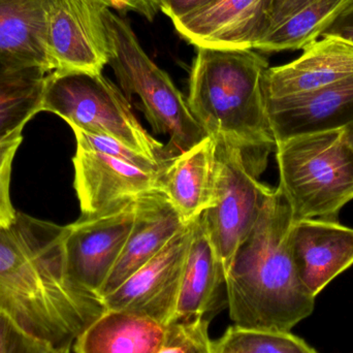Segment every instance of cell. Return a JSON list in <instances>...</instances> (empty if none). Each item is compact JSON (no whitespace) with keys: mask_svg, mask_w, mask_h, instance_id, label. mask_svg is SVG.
<instances>
[{"mask_svg":"<svg viewBox=\"0 0 353 353\" xmlns=\"http://www.w3.org/2000/svg\"><path fill=\"white\" fill-rule=\"evenodd\" d=\"M280 184L294 221L336 220L353 199V163L343 130L292 137L276 144Z\"/></svg>","mask_w":353,"mask_h":353,"instance_id":"cell-5","label":"cell"},{"mask_svg":"<svg viewBox=\"0 0 353 353\" xmlns=\"http://www.w3.org/2000/svg\"><path fill=\"white\" fill-rule=\"evenodd\" d=\"M344 141L347 146L348 152H350V159L353 163V122L350 125L346 126L343 130Z\"/></svg>","mask_w":353,"mask_h":353,"instance_id":"cell-32","label":"cell"},{"mask_svg":"<svg viewBox=\"0 0 353 353\" xmlns=\"http://www.w3.org/2000/svg\"><path fill=\"white\" fill-rule=\"evenodd\" d=\"M108 8L118 12H134L153 22L159 8L155 0H101Z\"/></svg>","mask_w":353,"mask_h":353,"instance_id":"cell-29","label":"cell"},{"mask_svg":"<svg viewBox=\"0 0 353 353\" xmlns=\"http://www.w3.org/2000/svg\"><path fill=\"white\" fill-rule=\"evenodd\" d=\"M51 0H0V64L50 74L47 24Z\"/></svg>","mask_w":353,"mask_h":353,"instance_id":"cell-18","label":"cell"},{"mask_svg":"<svg viewBox=\"0 0 353 353\" xmlns=\"http://www.w3.org/2000/svg\"><path fill=\"white\" fill-rule=\"evenodd\" d=\"M310 1L312 0H271L268 32L286 19L290 18L294 12L304 8Z\"/></svg>","mask_w":353,"mask_h":353,"instance_id":"cell-31","label":"cell"},{"mask_svg":"<svg viewBox=\"0 0 353 353\" xmlns=\"http://www.w3.org/2000/svg\"><path fill=\"white\" fill-rule=\"evenodd\" d=\"M72 163L81 215L99 213L154 189L159 173L81 146H77Z\"/></svg>","mask_w":353,"mask_h":353,"instance_id":"cell-13","label":"cell"},{"mask_svg":"<svg viewBox=\"0 0 353 353\" xmlns=\"http://www.w3.org/2000/svg\"><path fill=\"white\" fill-rule=\"evenodd\" d=\"M269 68L268 60L252 49L197 48L186 99L208 136L240 148L261 173L276 147L265 108Z\"/></svg>","mask_w":353,"mask_h":353,"instance_id":"cell-3","label":"cell"},{"mask_svg":"<svg viewBox=\"0 0 353 353\" xmlns=\"http://www.w3.org/2000/svg\"><path fill=\"white\" fill-rule=\"evenodd\" d=\"M292 222L290 203L276 188L226 273V300L236 327L290 332L312 314L316 298L305 288L294 263Z\"/></svg>","mask_w":353,"mask_h":353,"instance_id":"cell-2","label":"cell"},{"mask_svg":"<svg viewBox=\"0 0 353 353\" xmlns=\"http://www.w3.org/2000/svg\"><path fill=\"white\" fill-rule=\"evenodd\" d=\"M276 144L292 137L344 130L353 122V76L325 88L265 99Z\"/></svg>","mask_w":353,"mask_h":353,"instance_id":"cell-12","label":"cell"},{"mask_svg":"<svg viewBox=\"0 0 353 353\" xmlns=\"http://www.w3.org/2000/svg\"><path fill=\"white\" fill-rule=\"evenodd\" d=\"M105 23L109 39L108 64L124 94L128 99L138 95L154 132L170 137L163 148L165 161L175 159L209 137L193 117L171 77L147 55L130 23L109 8Z\"/></svg>","mask_w":353,"mask_h":353,"instance_id":"cell-4","label":"cell"},{"mask_svg":"<svg viewBox=\"0 0 353 353\" xmlns=\"http://www.w3.org/2000/svg\"><path fill=\"white\" fill-rule=\"evenodd\" d=\"M353 0H312L270 30L254 47L265 53L303 50L321 37L323 31Z\"/></svg>","mask_w":353,"mask_h":353,"instance_id":"cell-21","label":"cell"},{"mask_svg":"<svg viewBox=\"0 0 353 353\" xmlns=\"http://www.w3.org/2000/svg\"><path fill=\"white\" fill-rule=\"evenodd\" d=\"M41 112L55 114L72 128L107 136L165 165L163 143L141 125L128 97L103 74L52 72L46 76Z\"/></svg>","mask_w":353,"mask_h":353,"instance_id":"cell-6","label":"cell"},{"mask_svg":"<svg viewBox=\"0 0 353 353\" xmlns=\"http://www.w3.org/2000/svg\"><path fill=\"white\" fill-rule=\"evenodd\" d=\"M213 1L214 0H155L159 10L169 17L173 22L197 12Z\"/></svg>","mask_w":353,"mask_h":353,"instance_id":"cell-28","label":"cell"},{"mask_svg":"<svg viewBox=\"0 0 353 353\" xmlns=\"http://www.w3.org/2000/svg\"><path fill=\"white\" fill-rule=\"evenodd\" d=\"M167 195L157 189L134 199V221L123 251L101 288V299L119 288L186 225Z\"/></svg>","mask_w":353,"mask_h":353,"instance_id":"cell-15","label":"cell"},{"mask_svg":"<svg viewBox=\"0 0 353 353\" xmlns=\"http://www.w3.org/2000/svg\"><path fill=\"white\" fill-rule=\"evenodd\" d=\"M165 327L123 311L105 310L74 341V353H157Z\"/></svg>","mask_w":353,"mask_h":353,"instance_id":"cell-20","label":"cell"},{"mask_svg":"<svg viewBox=\"0 0 353 353\" xmlns=\"http://www.w3.org/2000/svg\"><path fill=\"white\" fill-rule=\"evenodd\" d=\"M215 141L207 137L157 173L155 189L167 195L185 223L213 207Z\"/></svg>","mask_w":353,"mask_h":353,"instance_id":"cell-17","label":"cell"},{"mask_svg":"<svg viewBox=\"0 0 353 353\" xmlns=\"http://www.w3.org/2000/svg\"><path fill=\"white\" fill-rule=\"evenodd\" d=\"M193 221L119 288L103 296L108 310L123 311L167 327L176 321Z\"/></svg>","mask_w":353,"mask_h":353,"instance_id":"cell-10","label":"cell"},{"mask_svg":"<svg viewBox=\"0 0 353 353\" xmlns=\"http://www.w3.org/2000/svg\"><path fill=\"white\" fill-rule=\"evenodd\" d=\"M213 139L214 205L201 216L226 276L236 249L256 223L275 189L259 182L263 173L247 161L240 148L224 139Z\"/></svg>","mask_w":353,"mask_h":353,"instance_id":"cell-7","label":"cell"},{"mask_svg":"<svg viewBox=\"0 0 353 353\" xmlns=\"http://www.w3.org/2000/svg\"><path fill=\"white\" fill-rule=\"evenodd\" d=\"M134 199L120 201L99 213L81 215L76 222L65 225L64 265L74 285L101 296V288L132 232Z\"/></svg>","mask_w":353,"mask_h":353,"instance_id":"cell-8","label":"cell"},{"mask_svg":"<svg viewBox=\"0 0 353 353\" xmlns=\"http://www.w3.org/2000/svg\"><path fill=\"white\" fill-rule=\"evenodd\" d=\"M64 236L65 225L21 212L0 230V313L57 347L72 348L107 308L68 279Z\"/></svg>","mask_w":353,"mask_h":353,"instance_id":"cell-1","label":"cell"},{"mask_svg":"<svg viewBox=\"0 0 353 353\" xmlns=\"http://www.w3.org/2000/svg\"><path fill=\"white\" fill-rule=\"evenodd\" d=\"M22 132L16 130L0 141V230L10 228L18 214L10 199V179L14 157L23 142Z\"/></svg>","mask_w":353,"mask_h":353,"instance_id":"cell-27","label":"cell"},{"mask_svg":"<svg viewBox=\"0 0 353 353\" xmlns=\"http://www.w3.org/2000/svg\"><path fill=\"white\" fill-rule=\"evenodd\" d=\"M290 63L268 68L265 99L305 94L353 76V46L321 37Z\"/></svg>","mask_w":353,"mask_h":353,"instance_id":"cell-16","label":"cell"},{"mask_svg":"<svg viewBox=\"0 0 353 353\" xmlns=\"http://www.w3.org/2000/svg\"><path fill=\"white\" fill-rule=\"evenodd\" d=\"M271 0H214L173 22L196 48L252 49L267 34Z\"/></svg>","mask_w":353,"mask_h":353,"instance_id":"cell-11","label":"cell"},{"mask_svg":"<svg viewBox=\"0 0 353 353\" xmlns=\"http://www.w3.org/2000/svg\"><path fill=\"white\" fill-rule=\"evenodd\" d=\"M209 319L205 317L175 321L165 327L157 353H216L215 341L210 338Z\"/></svg>","mask_w":353,"mask_h":353,"instance_id":"cell-24","label":"cell"},{"mask_svg":"<svg viewBox=\"0 0 353 353\" xmlns=\"http://www.w3.org/2000/svg\"><path fill=\"white\" fill-rule=\"evenodd\" d=\"M321 37H332L353 46V2L323 31Z\"/></svg>","mask_w":353,"mask_h":353,"instance_id":"cell-30","label":"cell"},{"mask_svg":"<svg viewBox=\"0 0 353 353\" xmlns=\"http://www.w3.org/2000/svg\"><path fill=\"white\" fill-rule=\"evenodd\" d=\"M225 286V271L208 236L203 216L193 220L192 236L183 272L176 321L205 317Z\"/></svg>","mask_w":353,"mask_h":353,"instance_id":"cell-19","label":"cell"},{"mask_svg":"<svg viewBox=\"0 0 353 353\" xmlns=\"http://www.w3.org/2000/svg\"><path fill=\"white\" fill-rule=\"evenodd\" d=\"M46 74L41 68H12L0 64V141L41 113Z\"/></svg>","mask_w":353,"mask_h":353,"instance_id":"cell-22","label":"cell"},{"mask_svg":"<svg viewBox=\"0 0 353 353\" xmlns=\"http://www.w3.org/2000/svg\"><path fill=\"white\" fill-rule=\"evenodd\" d=\"M72 130L76 137L77 146L112 155V157L128 161V163L141 168V169L147 170V171L159 172V170L165 167L161 163H157L141 153L137 152L134 149L130 148L115 139L90 134V132L79 130V128H74Z\"/></svg>","mask_w":353,"mask_h":353,"instance_id":"cell-26","label":"cell"},{"mask_svg":"<svg viewBox=\"0 0 353 353\" xmlns=\"http://www.w3.org/2000/svg\"><path fill=\"white\" fill-rule=\"evenodd\" d=\"M72 348H60L37 337L0 313V353H70Z\"/></svg>","mask_w":353,"mask_h":353,"instance_id":"cell-25","label":"cell"},{"mask_svg":"<svg viewBox=\"0 0 353 353\" xmlns=\"http://www.w3.org/2000/svg\"><path fill=\"white\" fill-rule=\"evenodd\" d=\"M290 240L301 280L315 298L353 265V228L337 220L294 221Z\"/></svg>","mask_w":353,"mask_h":353,"instance_id":"cell-14","label":"cell"},{"mask_svg":"<svg viewBox=\"0 0 353 353\" xmlns=\"http://www.w3.org/2000/svg\"><path fill=\"white\" fill-rule=\"evenodd\" d=\"M216 353H317L290 332L256 331L228 327L215 341Z\"/></svg>","mask_w":353,"mask_h":353,"instance_id":"cell-23","label":"cell"},{"mask_svg":"<svg viewBox=\"0 0 353 353\" xmlns=\"http://www.w3.org/2000/svg\"><path fill=\"white\" fill-rule=\"evenodd\" d=\"M101 0H51L47 24V57L52 72L101 74L109 58Z\"/></svg>","mask_w":353,"mask_h":353,"instance_id":"cell-9","label":"cell"}]
</instances>
